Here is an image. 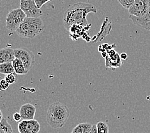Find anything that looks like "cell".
<instances>
[{
	"label": "cell",
	"mask_w": 150,
	"mask_h": 133,
	"mask_svg": "<svg viewBox=\"0 0 150 133\" xmlns=\"http://www.w3.org/2000/svg\"><path fill=\"white\" fill-rule=\"evenodd\" d=\"M90 13H97L96 6L92 4L80 2L70 6L64 14L63 23L65 29L69 31L74 25L88 26L87 16Z\"/></svg>",
	"instance_id": "cell-1"
},
{
	"label": "cell",
	"mask_w": 150,
	"mask_h": 133,
	"mask_svg": "<svg viewBox=\"0 0 150 133\" xmlns=\"http://www.w3.org/2000/svg\"><path fill=\"white\" fill-rule=\"evenodd\" d=\"M70 111L65 104L56 102L50 105L46 116L47 124L54 129L63 127L70 117Z\"/></svg>",
	"instance_id": "cell-2"
},
{
	"label": "cell",
	"mask_w": 150,
	"mask_h": 133,
	"mask_svg": "<svg viewBox=\"0 0 150 133\" xmlns=\"http://www.w3.org/2000/svg\"><path fill=\"white\" fill-rule=\"evenodd\" d=\"M44 30V22L40 18L26 17L16 33L21 37L33 38L42 33Z\"/></svg>",
	"instance_id": "cell-3"
},
{
	"label": "cell",
	"mask_w": 150,
	"mask_h": 133,
	"mask_svg": "<svg viewBox=\"0 0 150 133\" xmlns=\"http://www.w3.org/2000/svg\"><path fill=\"white\" fill-rule=\"evenodd\" d=\"M27 17L20 8L10 10L6 17V28L10 31H16Z\"/></svg>",
	"instance_id": "cell-4"
},
{
	"label": "cell",
	"mask_w": 150,
	"mask_h": 133,
	"mask_svg": "<svg viewBox=\"0 0 150 133\" xmlns=\"http://www.w3.org/2000/svg\"><path fill=\"white\" fill-rule=\"evenodd\" d=\"M16 58L19 59L23 62L24 67L29 72L33 67L35 63V56L33 53L27 48H21L14 49Z\"/></svg>",
	"instance_id": "cell-5"
},
{
	"label": "cell",
	"mask_w": 150,
	"mask_h": 133,
	"mask_svg": "<svg viewBox=\"0 0 150 133\" xmlns=\"http://www.w3.org/2000/svg\"><path fill=\"white\" fill-rule=\"evenodd\" d=\"M20 9L28 18H40L43 15L41 9L37 8L34 0H21Z\"/></svg>",
	"instance_id": "cell-6"
},
{
	"label": "cell",
	"mask_w": 150,
	"mask_h": 133,
	"mask_svg": "<svg viewBox=\"0 0 150 133\" xmlns=\"http://www.w3.org/2000/svg\"><path fill=\"white\" fill-rule=\"evenodd\" d=\"M149 0H135L134 5L128 10L130 16L135 17H144L148 12Z\"/></svg>",
	"instance_id": "cell-7"
},
{
	"label": "cell",
	"mask_w": 150,
	"mask_h": 133,
	"mask_svg": "<svg viewBox=\"0 0 150 133\" xmlns=\"http://www.w3.org/2000/svg\"><path fill=\"white\" fill-rule=\"evenodd\" d=\"M40 125L36 120H22L18 124L19 133H38Z\"/></svg>",
	"instance_id": "cell-8"
},
{
	"label": "cell",
	"mask_w": 150,
	"mask_h": 133,
	"mask_svg": "<svg viewBox=\"0 0 150 133\" xmlns=\"http://www.w3.org/2000/svg\"><path fill=\"white\" fill-rule=\"evenodd\" d=\"M37 109L30 103H26L20 107L19 113L23 120H33L36 114Z\"/></svg>",
	"instance_id": "cell-9"
},
{
	"label": "cell",
	"mask_w": 150,
	"mask_h": 133,
	"mask_svg": "<svg viewBox=\"0 0 150 133\" xmlns=\"http://www.w3.org/2000/svg\"><path fill=\"white\" fill-rule=\"evenodd\" d=\"M129 19H131L134 24L137 25L146 30H150V0H149L148 12L142 17H135L134 16H130Z\"/></svg>",
	"instance_id": "cell-10"
},
{
	"label": "cell",
	"mask_w": 150,
	"mask_h": 133,
	"mask_svg": "<svg viewBox=\"0 0 150 133\" xmlns=\"http://www.w3.org/2000/svg\"><path fill=\"white\" fill-rule=\"evenodd\" d=\"M111 29H112L111 23L109 21V18L106 17L105 19L103 21V24H102L100 31L99 32L97 35H95L93 37V42H99L103 40V39L110 33Z\"/></svg>",
	"instance_id": "cell-11"
},
{
	"label": "cell",
	"mask_w": 150,
	"mask_h": 133,
	"mask_svg": "<svg viewBox=\"0 0 150 133\" xmlns=\"http://www.w3.org/2000/svg\"><path fill=\"white\" fill-rule=\"evenodd\" d=\"M16 59L14 49L6 47L0 50V64L6 62H12Z\"/></svg>",
	"instance_id": "cell-12"
},
{
	"label": "cell",
	"mask_w": 150,
	"mask_h": 133,
	"mask_svg": "<svg viewBox=\"0 0 150 133\" xmlns=\"http://www.w3.org/2000/svg\"><path fill=\"white\" fill-rule=\"evenodd\" d=\"M122 65L120 55L118 53H116L113 57H109L108 56L105 58V66L107 68H119Z\"/></svg>",
	"instance_id": "cell-13"
},
{
	"label": "cell",
	"mask_w": 150,
	"mask_h": 133,
	"mask_svg": "<svg viewBox=\"0 0 150 133\" xmlns=\"http://www.w3.org/2000/svg\"><path fill=\"white\" fill-rule=\"evenodd\" d=\"M93 125L90 123H81L75 127L71 133H89L93 128Z\"/></svg>",
	"instance_id": "cell-14"
},
{
	"label": "cell",
	"mask_w": 150,
	"mask_h": 133,
	"mask_svg": "<svg viewBox=\"0 0 150 133\" xmlns=\"http://www.w3.org/2000/svg\"><path fill=\"white\" fill-rule=\"evenodd\" d=\"M13 67L15 70V73L18 75H24L26 74L28 71L24 67L23 62L19 59L16 58L12 62Z\"/></svg>",
	"instance_id": "cell-15"
},
{
	"label": "cell",
	"mask_w": 150,
	"mask_h": 133,
	"mask_svg": "<svg viewBox=\"0 0 150 133\" xmlns=\"http://www.w3.org/2000/svg\"><path fill=\"white\" fill-rule=\"evenodd\" d=\"M0 73L6 75L15 73L12 62H6L0 64Z\"/></svg>",
	"instance_id": "cell-16"
},
{
	"label": "cell",
	"mask_w": 150,
	"mask_h": 133,
	"mask_svg": "<svg viewBox=\"0 0 150 133\" xmlns=\"http://www.w3.org/2000/svg\"><path fill=\"white\" fill-rule=\"evenodd\" d=\"M0 133H13V129L6 118L0 122Z\"/></svg>",
	"instance_id": "cell-17"
},
{
	"label": "cell",
	"mask_w": 150,
	"mask_h": 133,
	"mask_svg": "<svg viewBox=\"0 0 150 133\" xmlns=\"http://www.w3.org/2000/svg\"><path fill=\"white\" fill-rule=\"evenodd\" d=\"M98 133H109V126L104 122H98L96 124Z\"/></svg>",
	"instance_id": "cell-18"
},
{
	"label": "cell",
	"mask_w": 150,
	"mask_h": 133,
	"mask_svg": "<svg viewBox=\"0 0 150 133\" xmlns=\"http://www.w3.org/2000/svg\"><path fill=\"white\" fill-rule=\"evenodd\" d=\"M5 80L8 82L10 85L13 84L18 80V74H17L16 73L8 74L5 75Z\"/></svg>",
	"instance_id": "cell-19"
},
{
	"label": "cell",
	"mask_w": 150,
	"mask_h": 133,
	"mask_svg": "<svg viewBox=\"0 0 150 133\" xmlns=\"http://www.w3.org/2000/svg\"><path fill=\"white\" fill-rule=\"evenodd\" d=\"M118 2L125 9L129 10L134 5L135 0H118Z\"/></svg>",
	"instance_id": "cell-20"
},
{
	"label": "cell",
	"mask_w": 150,
	"mask_h": 133,
	"mask_svg": "<svg viewBox=\"0 0 150 133\" xmlns=\"http://www.w3.org/2000/svg\"><path fill=\"white\" fill-rule=\"evenodd\" d=\"M10 86V84L7 82L5 79L4 80H1L0 81V90H5L8 89Z\"/></svg>",
	"instance_id": "cell-21"
},
{
	"label": "cell",
	"mask_w": 150,
	"mask_h": 133,
	"mask_svg": "<svg viewBox=\"0 0 150 133\" xmlns=\"http://www.w3.org/2000/svg\"><path fill=\"white\" fill-rule=\"evenodd\" d=\"M35 4H36L37 8L39 9H41L42 7L43 6V5H44L46 3H47L49 2H50V1H38V0H35Z\"/></svg>",
	"instance_id": "cell-22"
},
{
	"label": "cell",
	"mask_w": 150,
	"mask_h": 133,
	"mask_svg": "<svg viewBox=\"0 0 150 133\" xmlns=\"http://www.w3.org/2000/svg\"><path fill=\"white\" fill-rule=\"evenodd\" d=\"M13 120L16 122H20L21 120L22 119V117H21V114L19 113H15L13 115Z\"/></svg>",
	"instance_id": "cell-23"
},
{
	"label": "cell",
	"mask_w": 150,
	"mask_h": 133,
	"mask_svg": "<svg viewBox=\"0 0 150 133\" xmlns=\"http://www.w3.org/2000/svg\"><path fill=\"white\" fill-rule=\"evenodd\" d=\"M120 58L121 59H123L124 60H126L128 58V55L127 54L125 53H123L120 55Z\"/></svg>",
	"instance_id": "cell-24"
},
{
	"label": "cell",
	"mask_w": 150,
	"mask_h": 133,
	"mask_svg": "<svg viewBox=\"0 0 150 133\" xmlns=\"http://www.w3.org/2000/svg\"><path fill=\"white\" fill-rule=\"evenodd\" d=\"M89 133H98L97 128H96V125H93V128L91 129V131Z\"/></svg>",
	"instance_id": "cell-25"
},
{
	"label": "cell",
	"mask_w": 150,
	"mask_h": 133,
	"mask_svg": "<svg viewBox=\"0 0 150 133\" xmlns=\"http://www.w3.org/2000/svg\"><path fill=\"white\" fill-rule=\"evenodd\" d=\"M0 119H1V121L3 119V113H2V111H0Z\"/></svg>",
	"instance_id": "cell-26"
}]
</instances>
